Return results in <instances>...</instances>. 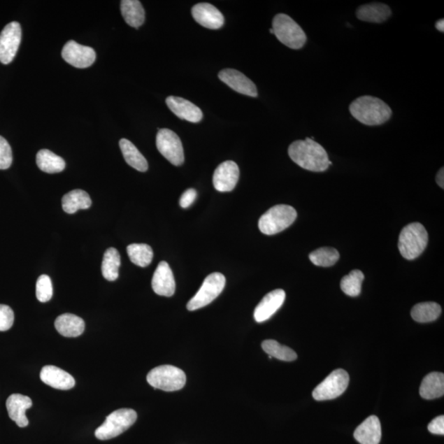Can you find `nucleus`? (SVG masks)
I'll list each match as a JSON object with an SVG mask.
<instances>
[{"label": "nucleus", "mask_w": 444, "mask_h": 444, "mask_svg": "<svg viewBox=\"0 0 444 444\" xmlns=\"http://www.w3.org/2000/svg\"><path fill=\"white\" fill-rule=\"evenodd\" d=\"M364 279V275L361 271L353 270L342 279L341 289L349 296H358L361 292Z\"/></svg>", "instance_id": "34"}, {"label": "nucleus", "mask_w": 444, "mask_h": 444, "mask_svg": "<svg viewBox=\"0 0 444 444\" xmlns=\"http://www.w3.org/2000/svg\"><path fill=\"white\" fill-rule=\"evenodd\" d=\"M239 177L240 169L236 162H223L214 172V188L219 192H231L236 188Z\"/></svg>", "instance_id": "13"}, {"label": "nucleus", "mask_w": 444, "mask_h": 444, "mask_svg": "<svg viewBox=\"0 0 444 444\" xmlns=\"http://www.w3.org/2000/svg\"><path fill=\"white\" fill-rule=\"evenodd\" d=\"M350 114L359 122L368 126L381 125L389 121L392 112L380 98L363 96L355 99L349 107Z\"/></svg>", "instance_id": "2"}, {"label": "nucleus", "mask_w": 444, "mask_h": 444, "mask_svg": "<svg viewBox=\"0 0 444 444\" xmlns=\"http://www.w3.org/2000/svg\"><path fill=\"white\" fill-rule=\"evenodd\" d=\"M285 299L286 292L282 289H275L266 294L255 308L254 316L256 322H263L268 320L282 306Z\"/></svg>", "instance_id": "16"}, {"label": "nucleus", "mask_w": 444, "mask_h": 444, "mask_svg": "<svg viewBox=\"0 0 444 444\" xmlns=\"http://www.w3.org/2000/svg\"><path fill=\"white\" fill-rule=\"evenodd\" d=\"M354 438L361 444H380L382 438L380 419L375 415L368 417L355 429Z\"/></svg>", "instance_id": "21"}, {"label": "nucleus", "mask_w": 444, "mask_h": 444, "mask_svg": "<svg viewBox=\"0 0 444 444\" xmlns=\"http://www.w3.org/2000/svg\"><path fill=\"white\" fill-rule=\"evenodd\" d=\"M13 162V152L7 140L0 136V170H7Z\"/></svg>", "instance_id": "36"}, {"label": "nucleus", "mask_w": 444, "mask_h": 444, "mask_svg": "<svg viewBox=\"0 0 444 444\" xmlns=\"http://www.w3.org/2000/svg\"><path fill=\"white\" fill-rule=\"evenodd\" d=\"M436 27L439 31H444V21L441 20L436 22Z\"/></svg>", "instance_id": "41"}, {"label": "nucleus", "mask_w": 444, "mask_h": 444, "mask_svg": "<svg viewBox=\"0 0 444 444\" xmlns=\"http://www.w3.org/2000/svg\"><path fill=\"white\" fill-rule=\"evenodd\" d=\"M40 377L45 385L56 389L69 390L76 386L74 378L59 367L46 366L42 368Z\"/></svg>", "instance_id": "19"}, {"label": "nucleus", "mask_w": 444, "mask_h": 444, "mask_svg": "<svg viewBox=\"0 0 444 444\" xmlns=\"http://www.w3.org/2000/svg\"><path fill=\"white\" fill-rule=\"evenodd\" d=\"M137 413L133 409L123 408L114 411L95 432L100 441H108L120 436L136 422Z\"/></svg>", "instance_id": "6"}, {"label": "nucleus", "mask_w": 444, "mask_h": 444, "mask_svg": "<svg viewBox=\"0 0 444 444\" xmlns=\"http://www.w3.org/2000/svg\"><path fill=\"white\" fill-rule=\"evenodd\" d=\"M32 401L29 396L22 394H12L6 401L8 417H10L18 427L24 428L29 422L26 417V410L30 409Z\"/></svg>", "instance_id": "20"}, {"label": "nucleus", "mask_w": 444, "mask_h": 444, "mask_svg": "<svg viewBox=\"0 0 444 444\" xmlns=\"http://www.w3.org/2000/svg\"><path fill=\"white\" fill-rule=\"evenodd\" d=\"M192 15L201 26L217 30L224 25V16L218 9L207 3L196 4L192 8Z\"/></svg>", "instance_id": "17"}, {"label": "nucleus", "mask_w": 444, "mask_h": 444, "mask_svg": "<svg viewBox=\"0 0 444 444\" xmlns=\"http://www.w3.org/2000/svg\"><path fill=\"white\" fill-rule=\"evenodd\" d=\"M429 431L434 434H438V436H443L444 434V417L441 415L436 419H434L431 423L428 425Z\"/></svg>", "instance_id": "39"}, {"label": "nucleus", "mask_w": 444, "mask_h": 444, "mask_svg": "<svg viewBox=\"0 0 444 444\" xmlns=\"http://www.w3.org/2000/svg\"><path fill=\"white\" fill-rule=\"evenodd\" d=\"M120 150L123 153L126 162L138 171L145 172L148 169V163L138 149L128 139H121Z\"/></svg>", "instance_id": "27"}, {"label": "nucleus", "mask_w": 444, "mask_h": 444, "mask_svg": "<svg viewBox=\"0 0 444 444\" xmlns=\"http://www.w3.org/2000/svg\"><path fill=\"white\" fill-rule=\"evenodd\" d=\"M297 217L292 206L280 204L271 208L259 219V228L266 236H273L291 227Z\"/></svg>", "instance_id": "4"}, {"label": "nucleus", "mask_w": 444, "mask_h": 444, "mask_svg": "<svg viewBox=\"0 0 444 444\" xmlns=\"http://www.w3.org/2000/svg\"><path fill=\"white\" fill-rule=\"evenodd\" d=\"M36 294L37 300L45 303L51 300L53 296V286L51 280L48 275H41L37 279L36 285Z\"/></svg>", "instance_id": "35"}, {"label": "nucleus", "mask_w": 444, "mask_h": 444, "mask_svg": "<svg viewBox=\"0 0 444 444\" xmlns=\"http://www.w3.org/2000/svg\"><path fill=\"white\" fill-rule=\"evenodd\" d=\"M272 29L277 38L289 48L301 49L306 43L305 31L287 14L279 13L274 17Z\"/></svg>", "instance_id": "5"}, {"label": "nucleus", "mask_w": 444, "mask_h": 444, "mask_svg": "<svg viewBox=\"0 0 444 444\" xmlns=\"http://www.w3.org/2000/svg\"><path fill=\"white\" fill-rule=\"evenodd\" d=\"M152 287L158 296L171 297L176 292V280L169 264L161 262L154 273Z\"/></svg>", "instance_id": "15"}, {"label": "nucleus", "mask_w": 444, "mask_h": 444, "mask_svg": "<svg viewBox=\"0 0 444 444\" xmlns=\"http://www.w3.org/2000/svg\"><path fill=\"white\" fill-rule=\"evenodd\" d=\"M264 352L269 357L282 361H293L297 359V354L287 345H280L275 340H266L262 343Z\"/></svg>", "instance_id": "31"}, {"label": "nucleus", "mask_w": 444, "mask_h": 444, "mask_svg": "<svg viewBox=\"0 0 444 444\" xmlns=\"http://www.w3.org/2000/svg\"><path fill=\"white\" fill-rule=\"evenodd\" d=\"M36 165L41 171L49 174L62 172L66 166L62 157L56 155L48 149H42L37 153Z\"/></svg>", "instance_id": "28"}, {"label": "nucleus", "mask_w": 444, "mask_h": 444, "mask_svg": "<svg viewBox=\"0 0 444 444\" xmlns=\"http://www.w3.org/2000/svg\"><path fill=\"white\" fill-rule=\"evenodd\" d=\"M22 41L20 23L12 22L0 34V62L10 64L17 53Z\"/></svg>", "instance_id": "11"}, {"label": "nucleus", "mask_w": 444, "mask_h": 444, "mask_svg": "<svg viewBox=\"0 0 444 444\" xmlns=\"http://www.w3.org/2000/svg\"><path fill=\"white\" fill-rule=\"evenodd\" d=\"M442 312L441 306L436 302H423L417 303L411 310V317L418 322H431L436 321Z\"/></svg>", "instance_id": "29"}, {"label": "nucleus", "mask_w": 444, "mask_h": 444, "mask_svg": "<svg viewBox=\"0 0 444 444\" xmlns=\"http://www.w3.org/2000/svg\"><path fill=\"white\" fill-rule=\"evenodd\" d=\"M288 154L296 164L307 171L322 172L333 165L325 149L310 138L293 142Z\"/></svg>", "instance_id": "1"}, {"label": "nucleus", "mask_w": 444, "mask_h": 444, "mask_svg": "<svg viewBox=\"0 0 444 444\" xmlns=\"http://www.w3.org/2000/svg\"><path fill=\"white\" fill-rule=\"evenodd\" d=\"M121 13L130 27L138 28L143 24L145 11L138 0H123L120 4Z\"/></svg>", "instance_id": "26"}, {"label": "nucleus", "mask_w": 444, "mask_h": 444, "mask_svg": "<svg viewBox=\"0 0 444 444\" xmlns=\"http://www.w3.org/2000/svg\"><path fill=\"white\" fill-rule=\"evenodd\" d=\"M14 322V313L12 308L6 305H0V331L10 329Z\"/></svg>", "instance_id": "37"}, {"label": "nucleus", "mask_w": 444, "mask_h": 444, "mask_svg": "<svg viewBox=\"0 0 444 444\" xmlns=\"http://www.w3.org/2000/svg\"><path fill=\"white\" fill-rule=\"evenodd\" d=\"M428 241V232L422 224L410 223L400 233L399 241L400 253L406 259H417L427 247Z\"/></svg>", "instance_id": "3"}, {"label": "nucleus", "mask_w": 444, "mask_h": 444, "mask_svg": "<svg viewBox=\"0 0 444 444\" xmlns=\"http://www.w3.org/2000/svg\"><path fill=\"white\" fill-rule=\"evenodd\" d=\"M147 380L155 389L174 392L183 389L186 375L182 369L172 366L154 368L148 373Z\"/></svg>", "instance_id": "7"}, {"label": "nucleus", "mask_w": 444, "mask_h": 444, "mask_svg": "<svg viewBox=\"0 0 444 444\" xmlns=\"http://www.w3.org/2000/svg\"><path fill=\"white\" fill-rule=\"evenodd\" d=\"M444 394V375L443 373L433 372L424 377L420 387V395L424 399L432 400Z\"/></svg>", "instance_id": "24"}, {"label": "nucleus", "mask_w": 444, "mask_h": 444, "mask_svg": "<svg viewBox=\"0 0 444 444\" xmlns=\"http://www.w3.org/2000/svg\"><path fill=\"white\" fill-rule=\"evenodd\" d=\"M92 206V199L87 192L76 189L65 194L62 199L64 211L73 214L80 209H88Z\"/></svg>", "instance_id": "25"}, {"label": "nucleus", "mask_w": 444, "mask_h": 444, "mask_svg": "<svg viewBox=\"0 0 444 444\" xmlns=\"http://www.w3.org/2000/svg\"><path fill=\"white\" fill-rule=\"evenodd\" d=\"M349 381L350 377L347 371L342 368L336 369L315 387L313 392V397L316 401L335 399L347 390Z\"/></svg>", "instance_id": "9"}, {"label": "nucleus", "mask_w": 444, "mask_h": 444, "mask_svg": "<svg viewBox=\"0 0 444 444\" xmlns=\"http://www.w3.org/2000/svg\"><path fill=\"white\" fill-rule=\"evenodd\" d=\"M313 264L324 268L334 266L340 258V254L334 248L322 247L308 255Z\"/></svg>", "instance_id": "33"}, {"label": "nucleus", "mask_w": 444, "mask_h": 444, "mask_svg": "<svg viewBox=\"0 0 444 444\" xmlns=\"http://www.w3.org/2000/svg\"><path fill=\"white\" fill-rule=\"evenodd\" d=\"M436 181L437 184L439 187H441L442 189L444 188V170L443 167L441 168V170L438 171V174L436 176Z\"/></svg>", "instance_id": "40"}, {"label": "nucleus", "mask_w": 444, "mask_h": 444, "mask_svg": "<svg viewBox=\"0 0 444 444\" xmlns=\"http://www.w3.org/2000/svg\"><path fill=\"white\" fill-rule=\"evenodd\" d=\"M391 14V8L381 3L364 4L357 11V16L359 20L373 23H382L387 21Z\"/></svg>", "instance_id": "23"}, {"label": "nucleus", "mask_w": 444, "mask_h": 444, "mask_svg": "<svg viewBox=\"0 0 444 444\" xmlns=\"http://www.w3.org/2000/svg\"><path fill=\"white\" fill-rule=\"evenodd\" d=\"M166 104L177 117L191 123H199L203 115L197 106L184 98L171 96L166 98Z\"/></svg>", "instance_id": "18"}, {"label": "nucleus", "mask_w": 444, "mask_h": 444, "mask_svg": "<svg viewBox=\"0 0 444 444\" xmlns=\"http://www.w3.org/2000/svg\"><path fill=\"white\" fill-rule=\"evenodd\" d=\"M270 34H273V29H270Z\"/></svg>", "instance_id": "42"}, {"label": "nucleus", "mask_w": 444, "mask_h": 444, "mask_svg": "<svg viewBox=\"0 0 444 444\" xmlns=\"http://www.w3.org/2000/svg\"><path fill=\"white\" fill-rule=\"evenodd\" d=\"M226 286V278L222 273H214L208 275L202 287L187 305L189 311L199 310L211 303L219 296Z\"/></svg>", "instance_id": "8"}, {"label": "nucleus", "mask_w": 444, "mask_h": 444, "mask_svg": "<svg viewBox=\"0 0 444 444\" xmlns=\"http://www.w3.org/2000/svg\"><path fill=\"white\" fill-rule=\"evenodd\" d=\"M127 253L131 262L141 268H146L153 259L152 249L146 244L130 245L127 247Z\"/></svg>", "instance_id": "32"}, {"label": "nucleus", "mask_w": 444, "mask_h": 444, "mask_svg": "<svg viewBox=\"0 0 444 444\" xmlns=\"http://www.w3.org/2000/svg\"><path fill=\"white\" fill-rule=\"evenodd\" d=\"M56 330L66 338H77L83 334L85 322L80 317L72 314L60 315L55 322Z\"/></svg>", "instance_id": "22"}, {"label": "nucleus", "mask_w": 444, "mask_h": 444, "mask_svg": "<svg viewBox=\"0 0 444 444\" xmlns=\"http://www.w3.org/2000/svg\"><path fill=\"white\" fill-rule=\"evenodd\" d=\"M62 57L73 67L86 69L95 62L96 55L92 48L79 45L76 41H69L64 46Z\"/></svg>", "instance_id": "12"}, {"label": "nucleus", "mask_w": 444, "mask_h": 444, "mask_svg": "<svg viewBox=\"0 0 444 444\" xmlns=\"http://www.w3.org/2000/svg\"><path fill=\"white\" fill-rule=\"evenodd\" d=\"M197 199V191L194 189H187L183 194L181 195L180 199V205L181 208H188L194 203Z\"/></svg>", "instance_id": "38"}, {"label": "nucleus", "mask_w": 444, "mask_h": 444, "mask_svg": "<svg viewBox=\"0 0 444 444\" xmlns=\"http://www.w3.org/2000/svg\"><path fill=\"white\" fill-rule=\"evenodd\" d=\"M121 264L120 255L115 248H109L106 251L101 264L103 277L110 282L119 278V269Z\"/></svg>", "instance_id": "30"}, {"label": "nucleus", "mask_w": 444, "mask_h": 444, "mask_svg": "<svg viewBox=\"0 0 444 444\" xmlns=\"http://www.w3.org/2000/svg\"><path fill=\"white\" fill-rule=\"evenodd\" d=\"M157 148L171 164L180 166L185 162L183 145L178 135L168 129H162L157 135Z\"/></svg>", "instance_id": "10"}, {"label": "nucleus", "mask_w": 444, "mask_h": 444, "mask_svg": "<svg viewBox=\"0 0 444 444\" xmlns=\"http://www.w3.org/2000/svg\"><path fill=\"white\" fill-rule=\"evenodd\" d=\"M218 77L224 83L233 89L234 91L243 95L252 97L258 96V91L255 84L247 78L245 74L236 69H227L219 73Z\"/></svg>", "instance_id": "14"}]
</instances>
